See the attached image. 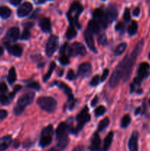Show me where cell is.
Here are the masks:
<instances>
[{
    "instance_id": "56",
    "label": "cell",
    "mask_w": 150,
    "mask_h": 151,
    "mask_svg": "<svg viewBox=\"0 0 150 151\" xmlns=\"http://www.w3.org/2000/svg\"><path fill=\"white\" fill-rule=\"evenodd\" d=\"M149 106H150V99H149Z\"/></svg>"
},
{
    "instance_id": "53",
    "label": "cell",
    "mask_w": 150,
    "mask_h": 151,
    "mask_svg": "<svg viewBox=\"0 0 150 151\" xmlns=\"http://www.w3.org/2000/svg\"><path fill=\"white\" fill-rule=\"evenodd\" d=\"M37 3H44L45 0H35Z\"/></svg>"
},
{
    "instance_id": "20",
    "label": "cell",
    "mask_w": 150,
    "mask_h": 151,
    "mask_svg": "<svg viewBox=\"0 0 150 151\" xmlns=\"http://www.w3.org/2000/svg\"><path fill=\"white\" fill-rule=\"evenodd\" d=\"M40 27L41 29L45 32H49L51 30V22L48 18H44L40 21Z\"/></svg>"
},
{
    "instance_id": "51",
    "label": "cell",
    "mask_w": 150,
    "mask_h": 151,
    "mask_svg": "<svg viewBox=\"0 0 150 151\" xmlns=\"http://www.w3.org/2000/svg\"><path fill=\"white\" fill-rule=\"evenodd\" d=\"M141 112V108H138V109L135 110V114H136V115L139 114Z\"/></svg>"
},
{
    "instance_id": "11",
    "label": "cell",
    "mask_w": 150,
    "mask_h": 151,
    "mask_svg": "<svg viewBox=\"0 0 150 151\" xmlns=\"http://www.w3.org/2000/svg\"><path fill=\"white\" fill-rule=\"evenodd\" d=\"M19 29L18 27H11L10 29H9V30L7 31V33H6V37H5V42L9 43L10 42H15L16 40L19 38Z\"/></svg>"
},
{
    "instance_id": "37",
    "label": "cell",
    "mask_w": 150,
    "mask_h": 151,
    "mask_svg": "<svg viewBox=\"0 0 150 151\" xmlns=\"http://www.w3.org/2000/svg\"><path fill=\"white\" fill-rule=\"evenodd\" d=\"M124 20L125 22H129L130 20V11L129 8H126L124 13Z\"/></svg>"
},
{
    "instance_id": "52",
    "label": "cell",
    "mask_w": 150,
    "mask_h": 151,
    "mask_svg": "<svg viewBox=\"0 0 150 151\" xmlns=\"http://www.w3.org/2000/svg\"><path fill=\"white\" fill-rule=\"evenodd\" d=\"M3 52H4V50H3L2 47H0V55H3Z\"/></svg>"
},
{
    "instance_id": "50",
    "label": "cell",
    "mask_w": 150,
    "mask_h": 151,
    "mask_svg": "<svg viewBox=\"0 0 150 151\" xmlns=\"http://www.w3.org/2000/svg\"><path fill=\"white\" fill-rule=\"evenodd\" d=\"M97 101H98V98H97V97H96L95 98H94V100H93V101L91 102V106H95L96 105Z\"/></svg>"
},
{
    "instance_id": "46",
    "label": "cell",
    "mask_w": 150,
    "mask_h": 151,
    "mask_svg": "<svg viewBox=\"0 0 150 151\" xmlns=\"http://www.w3.org/2000/svg\"><path fill=\"white\" fill-rule=\"evenodd\" d=\"M140 12H141L140 7H136V8L134 9L132 14H133V16H135V17H138V16H139V14H140Z\"/></svg>"
},
{
    "instance_id": "13",
    "label": "cell",
    "mask_w": 150,
    "mask_h": 151,
    "mask_svg": "<svg viewBox=\"0 0 150 151\" xmlns=\"http://www.w3.org/2000/svg\"><path fill=\"white\" fill-rule=\"evenodd\" d=\"M4 45H5L7 51L13 55L16 56V57H20L22 55L23 50H22L21 47L19 44H10L9 43L4 42Z\"/></svg>"
},
{
    "instance_id": "9",
    "label": "cell",
    "mask_w": 150,
    "mask_h": 151,
    "mask_svg": "<svg viewBox=\"0 0 150 151\" xmlns=\"http://www.w3.org/2000/svg\"><path fill=\"white\" fill-rule=\"evenodd\" d=\"M58 46V38L55 35H51L49 38L46 46V52L49 57H51L55 52Z\"/></svg>"
},
{
    "instance_id": "45",
    "label": "cell",
    "mask_w": 150,
    "mask_h": 151,
    "mask_svg": "<svg viewBox=\"0 0 150 151\" xmlns=\"http://www.w3.org/2000/svg\"><path fill=\"white\" fill-rule=\"evenodd\" d=\"M7 116V112L5 110H0V120L4 119Z\"/></svg>"
},
{
    "instance_id": "40",
    "label": "cell",
    "mask_w": 150,
    "mask_h": 151,
    "mask_svg": "<svg viewBox=\"0 0 150 151\" xmlns=\"http://www.w3.org/2000/svg\"><path fill=\"white\" fill-rule=\"evenodd\" d=\"M99 81L100 80H99V75H96V76H94V78H92V80H91V85L93 86H96L98 85Z\"/></svg>"
},
{
    "instance_id": "19",
    "label": "cell",
    "mask_w": 150,
    "mask_h": 151,
    "mask_svg": "<svg viewBox=\"0 0 150 151\" xmlns=\"http://www.w3.org/2000/svg\"><path fill=\"white\" fill-rule=\"evenodd\" d=\"M100 145H101V139L97 133H95L93 137L92 142H91V145L90 147V150L91 151H99L100 150Z\"/></svg>"
},
{
    "instance_id": "6",
    "label": "cell",
    "mask_w": 150,
    "mask_h": 151,
    "mask_svg": "<svg viewBox=\"0 0 150 151\" xmlns=\"http://www.w3.org/2000/svg\"><path fill=\"white\" fill-rule=\"evenodd\" d=\"M52 134H53V127L52 125H48L43 130L41 133V139H40L39 145L41 147H47L49 145L52 141Z\"/></svg>"
},
{
    "instance_id": "26",
    "label": "cell",
    "mask_w": 150,
    "mask_h": 151,
    "mask_svg": "<svg viewBox=\"0 0 150 151\" xmlns=\"http://www.w3.org/2000/svg\"><path fill=\"white\" fill-rule=\"evenodd\" d=\"M138 23L135 21L131 22L130 24L128 27V32L130 35H134L136 34L137 31H138Z\"/></svg>"
},
{
    "instance_id": "7",
    "label": "cell",
    "mask_w": 150,
    "mask_h": 151,
    "mask_svg": "<svg viewBox=\"0 0 150 151\" xmlns=\"http://www.w3.org/2000/svg\"><path fill=\"white\" fill-rule=\"evenodd\" d=\"M54 84V85H57L60 89L63 90V91H64L65 94L68 96L69 103V109H70V110H72L75 106V100L74 99L73 95H72V91L71 89L70 88V87L66 85V83H64L60 82V81H55Z\"/></svg>"
},
{
    "instance_id": "8",
    "label": "cell",
    "mask_w": 150,
    "mask_h": 151,
    "mask_svg": "<svg viewBox=\"0 0 150 151\" xmlns=\"http://www.w3.org/2000/svg\"><path fill=\"white\" fill-rule=\"evenodd\" d=\"M86 50L83 44L79 42H74L69 47V55L70 57H75L77 55H85Z\"/></svg>"
},
{
    "instance_id": "35",
    "label": "cell",
    "mask_w": 150,
    "mask_h": 151,
    "mask_svg": "<svg viewBox=\"0 0 150 151\" xmlns=\"http://www.w3.org/2000/svg\"><path fill=\"white\" fill-rule=\"evenodd\" d=\"M106 112V109L102 106H100L95 110V115L96 116H101Z\"/></svg>"
},
{
    "instance_id": "36",
    "label": "cell",
    "mask_w": 150,
    "mask_h": 151,
    "mask_svg": "<svg viewBox=\"0 0 150 151\" xmlns=\"http://www.w3.org/2000/svg\"><path fill=\"white\" fill-rule=\"evenodd\" d=\"M30 37V32L27 29H25L23 31L22 34L21 35V40H27Z\"/></svg>"
},
{
    "instance_id": "3",
    "label": "cell",
    "mask_w": 150,
    "mask_h": 151,
    "mask_svg": "<svg viewBox=\"0 0 150 151\" xmlns=\"http://www.w3.org/2000/svg\"><path fill=\"white\" fill-rule=\"evenodd\" d=\"M37 104L43 110L52 113L57 109V103L54 98L50 97H41L37 100Z\"/></svg>"
},
{
    "instance_id": "27",
    "label": "cell",
    "mask_w": 150,
    "mask_h": 151,
    "mask_svg": "<svg viewBox=\"0 0 150 151\" xmlns=\"http://www.w3.org/2000/svg\"><path fill=\"white\" fill-rule=\"evenodd\" d=\"M76 35V32L75 27H74L73 26H70L68 28L67 31H66V36L68 39H72V38H74Z\"/></svg>"
},
{
    "instance_id": "28",
    "label": "cell",
    "mask_w": 150,
    "mask_h": 151,
    "mask_svg": "<svg viewBox=\"0 0 150 151\" xmlns=\"http://www.w3.org/2000/svg\"><path fill=\"white\" fill-rule=\"evenodd\" d=\"M109 123H110V119H109L108 118L106 117L104 118V119H103L100 122L99 125H98V131L101 132V131H104V130L108 126Z\"/></svg>"
},
{
    "instance_id": "1",
    "label": "cell",
    "mask_w": 150,
    "mask_h": 151,
    "mask_svg": "<svg viewBox=\"0 0 150 151\" xmlns=\"http://www.w3.org/2000/svg\"><path fill=\"white\" fill-rule=\"evenodd\" d=\"M82 10H83L82 6L78 1H74L71 4L70 10L67 14L71 26H73L75 28L81 27V25L78 22V18H79L80 13H82Z\"/></svg>"
},
{
    "instance_id": "43",
    "label": "cell",
    "mask_w": 150,
    "mask_h": 151,
    "mask_svg": "<svg viewBox=\"0 0 150 151\" xmlns=\"http://www.w3.org/2000/svg\"><path fill=\"white\" fill-rule=\"evenodd\" d=\"M124 24L122 22H119L116 25V30L124 31Z\"/></svg>"
},
{
    "instance_id": "10",
    "label": "cell",
    "mask_w": 150,
    "mask_h": 151,
    "mask_svg": "<svg viewBox=\"0 0 150 151\" xmlns=\"http://www.w3.org/2000/svg\"><path fill=\"white\" fill-rule=\"evenodd\" d=\"M122 78H123V72L121 66L119 65L110 77V81H109V85L110 88H115L119 84Z\"/></svg>"
},
{
    "instance_id": "21",
    "label": "cell",
    "mask_w": 150,
    "mask_h": 151,
    "mask_svg": "<svg viewBox=\"0 0 150 151\" xmlns=\"http://www.w3.org/2000/svg\"><path fill=\"white\" fill-rule=\"evenodd\" d=\"M88 29L92 33L97 34L100 31V24L96 20L94 19V20H91L88 23Z\"/></svg>"
},
{
    "instance_id": "15",
    "label": "cell",
    "mask_w": 150,
    "mask_h": 151,
    "mask_svg": "<svg viewBox=\"0 0 150 151\" xmlns=\"http://www.w3.org/2000/svg\"><path fill=\"white\" fill-rule=\"evenodd\" d=\"M92 72V67L88 63H84L79 66L78 69V75L80 78H87L89 76Z\"/></svg>"
},
{
    "instance_id": "18",
    "label": "cell",
    "mask_w": 150,
    "mask_h": 151,
    "mask_svg": "<svg viewBox=\"0 0 150 151\" xmlns=\"http://www.w3.org/2000/svg\"><path fill=\"white\" fill-rule=\"evenodd\" d=\"M12 142H13V139H12L11 136L7 135L0 138V151L7 150L12 144Z\"/></svg>"
},
{
    "instance_id": "30",
    "label": "cell",
    "mask_w": 150,
    "mask_h": 151,
    "mask_svg": "<svg viewBox=\"0 0 150 151\" xmlns=\"http://www.w3.org/2000/svg\"><path fill=\"white\" fill-rule=\"evenodd\" d=\"M126 48V43H122V44H119L117 47V48L115 50V55H121L125 51Z\"/></svg>"
},
{
    "instance_id": "41",
    "label": "cell",
    "mask_w": 150,
    "mask_h": 151,
    "mask_svg": "<svg viewBox=\"0 0 150 151\" xmlns=\"http://www.w3.org/2000/svg\"><path fill=\"white\" fill-rule=\"evenodd\" d=\"M7 91V86L5 83L1 82L0 83V93L1 94H4Z\"/></svg>"
},
{
    "instance_id": "24",
    "label": "cell",
    "mask_w": 150,
    "mask_h": 151,
    "mask_svg": "<svg viewBox=\"0 0 150 151\" xmlns=\"http://www.w3.org/2000/svg\"><path fill=\"white\" fill-rule=\"evenodd\" d=\"M12 14V11L8 7L6 6H1L0 7V16L2 19H7L10 17Z\"/></svg>"
},
{
    "instance_id": "44",
    "label": "cell",
    "mask_w": 150,
    "mask_h": 151,
    "mask_svg": "<svg viewBox=\"0 0 150 151\" xmlns=\"http://www.w3.org/2000/svg\"><path fill=\"white\" fill-rule=\"evenodd\" d=\"M108 74H109V71H108V69H104V72H103V73H102V75H101V81H104V80L106 79V78H107V75H108Z\"/></svg>"
},
{
    "instance_id": "48",
    "label": "cell",
    "mask_w": 150,
    "mask_h": 151,
    "mask_svg": "<svg viewBox=\"0 0 150 151\" xmlns=\"http://www.w3.org/2000/svg\"><path fill=\"white\" fill-rule=\"evenodd\" d=\"M10 3H11L13 5L16 6L21 2V0H10Z\"/></svg>"
},
{
    "instance_id": "4",
    "label": "cell",
    "mask_w": 150,
    "mask_h": 151,
    "mask_svg": "<svg viewBox=\"0 0 150 151\" xmlns=\"http://www.w3.org/2000/svg\"><path fill=\"white\" fill-rule=\"evenodd\" d=\"M76 121H77L78 124L77 126L75 128H72L71 129V133L74 134H76L79 132L80 130L82 129L83 126L85 125V124L86 122H88V121H90L91 119V115L88 113V109L87 106H85L83 109L80 111V113L76 116Z\"/></svg>"
},
{
    "instance_id": "33",
    "label": "cell",
    "mask_w": 150,
    "mask_h": 151,
    "mask_svg": "<svg viewBox=\"0 0 150 151\" xmlns=\"http://www.w3.org/2000/svg\"><path fill=\"white\" fill-rule=\"evenodd\" d=\"M104 15V11L100 8L96 9V10H94V13H93V16H94V17L96 19H97V20H98L99 19H100L101 17H102Z\"/></svg>"
},
{
    "instance_id": "39",
    "label": "cell",
    "mask_w": 150,
    "mask_h": 151,
    "mask_svg": "<svg viewBox=\"0 0 150 151\" xmlns=\"http://www.w3.org/2000/svg\"><path fill=\"white\" fill-rule=\"evenodd\" d=\"M60 62L62 65H67L69 63V59L65 55H63L60 58Z\"/></svg>"
},
{
    "instance_id": "23",
    "label": "cell",
    "mask_w": 150,
    "mask_h": 151,
    "mask_svg": "<svg viewBox=\"0 0 150 151\" xmlns=\"http://www.w3.org/2000/svg\"><path fill=\"white\" fill-rule=\"evenodd\" d=\"M67 129V125L65 122H61L60 125L57 126V129H56V135H57V139L60 138V137H63V136L66 135V131Z\"/></svg>"
},
{
    "instance_id": "29",
    "label": "cell",
    "mask_w": 150,
    "mask_h": 151,
    "mask_svg": "<svg viewBox=\"0 0 150 151\" xmlns=\"http://www.w3.org/2000/svg\"><path fill=\"white\" fill-rule=\"evenodd\" d=\"M55 67H56L55 63H54V62L51 63V64H50V66H49V71L44 76V81H46L49 79L50 77L51 76V74L53 73V71H54V69H55Z\"/></svg>"
},
{
    "instance_id": "2",
    "label": "cell",
    "mask_w": 150,
    "mask_h": 151,
    "mask_svg": "<svg viewBox=\"0 0 150 151\" xmlns=\"http://www.w3.org/2000/svg\"><path fill=\"white\" fill-rule=\"evenodd\" d=\"M34 97H35V94L33 92H28L24 94L23 96L19 99L17 102V104L15 106L13 111L16 115H20L21 114L23 113L25 107L33 101Z\"/></svg>"
},
{
    "instance_id": "14",
    "label": "cell",
    "mask_w": 150,
    "mask_h": 151,
    "mask_svg": "<svg viewBox=\"0 0 150 151\" xmlns=\"http://www.w3.org/2000/svg\"><path fill=\"white\" fill-rule=\"evenodd\" d=\"M138 138H139L138 132L134 131L131 135L129 142H128L129 151H138Z\"/></svg>"
},
{
    "instance_id": "5",
    "label": "cell",
    "mask_w": 150,
    "mask_h": 151,
    "mask_svg": "<svg viewBox=\"0 0 150 151\" xmlns=\"http://www.w3.org/2000/svg\"><path fill=\"white\" fill-rule=\"evenodd\" d=\"M150 75V65L148 63L143 62L139 65L138 69V77L134 79L133 85L140 86L144 80L146 79Z\"/></svg>"
},
{
    "instance_id": "54",
    "label": "cell",
    "mask_w": 150,
    "mask_h": 151,
    "mask_svg": "<svg viewBox=\"0 0 150 151\" xmlns=\"http://www.w3.org/2000/svg\"><path fill=\"white\" fill-rule=\"evenodd\" d=\"M49 151H57V150H56L55 148H52V149H50Z\"/></svg>"
},
{
    "instance_id": "34",
    "label": "cell",
    "mask_w": 150,
    "mask_h": 151,
    "mask_svg": "<svg viewBox=\"0 0 150 151\" xmlns=\"http://www.w3.org/2000/svg\"><path fill=\"white\" fill-rule=\"evenodd\" d=\"M98 43L101 45H106L107 43V38L105 34H101L98 38Z\"/></svg>"
},
{
    "instance_id": "25",
    "label": "cell",
    "mask_w": 150,
    "mask_h": 151,
    "mask_svg": "<svg viewBox=\"0 0 150 151\" xmlns=\"http://www.w3.org/2000/svg\"><path fill=\"white\" fill-rule=\"evenodd\" d=\"M16 70H15L14 67H12L11 69H10L8 73V77H7V80H8V82L10 84H13L15 81H16Z\"/></svg>"
},
{
    "instance_id": "47",
    "label": "cell",
    "mask_w": 150,
    "mask_h": 151,
    "mask_svg": "<svg viewBox=\"0 0 150 151\" xmlns=\"http://www.w3.org/2000/svg\"><path fill=\"white\" fill-rule=\"evenodd\" d=\"M66 47H67V43H66V44H65L64 45L62 46V47H61V48H60V54H62V55H64L65 51H66Z\"/></svg>"
},
{
    "instance_id": "32",
    "label": "cell",
    "mask_w": 150,
    "mask_h": 151,
    "mask_svg": "<svg viewBox=\"0 0 150 151\" xmlns=\"http://www.w3.org/2000/svg\"><path fill=\"white\" fill-rule=\"evenodd\" d=\"M10 100H11V99L10 98V97H7V95H5L4 94H0V103H1V105H4V106H5V105H7L10 103Z\"/></svg>"
},
{
    "instance_id": "17",
    "label": "cell",
    "mask_w": 150,
    "mask_h": 151,
    "mask_svg": "<svg viewBox=\"0 0 150 151\" xmlns=\"http://www.w3.org/2000/svg\"><path fill=\"white\" fill-rule=\"evenodd\" d=\"M107 17L108 22H113L116 19L118 16V11L115 4H110L107 10Z\"/></svg>"
},
{
    "instance_id": "42",
    "label": "cell",
    "mask_w": 150,
    "mask_h": 151,
    "mask_svg": "<svg viewBox=\"0 0 150 151\" xmlns=\"http://www.w3.org/2000/svg\"><path fill=\"white\" fill-rule=\"evenodd\" d=\"M66 78H67L68 80H69V81H72V80L74 79L75 75H74V71L72 70V69H70V70L68 72Z\"/></svg>"
},
{
    "instance_id": "49",
    "label": "cell",
    "mask_w": 150,
    "mask_h": 151,
    "mask_svg": "<svg viewBox=\"0 0 150 151\" xmlns=\"http://www.w3.org/2000/svg\"><path fill=\"white\" fill-rule=\"evenodd\" d=\"M72 151H85V148H84L83 146H78V147L73 149Z\"/></svg>"
},
{
    "instance_id": "55",
    "label": "cell",
    "mask_w": 150,
    "mask_h": 151,
    "mask_svg": "<svg viewBox=\"0 0 150 151\" xmlns=\"http://www.w3.org/2000/svg\"><path fill=\"white\" fill-rule=\"evenodd\" d=\"M149 59L150 60V52H149Z\"/></svg>"
},
{
    "instance_id": "12",
    "label": "cell",
    "mask_w": 150,
    "mask_h": 151,
    "mask_svg": "<svg viewBox=\"0 0 150 151\" xmlns=\"http://www.w3.org/2000/svg\"><path fill=\"white\" fill-rule=\"evenodd\" d=\"M32 10V4L30 2L25 1L18 8L17 14L19 17H24L27 16Z\"/></svg>"
},
{
    "instance_id": "38",
    "label": "cell",
    "mask_w": 150,
    "mask_h": 151,
    "mask_svg": "<svg viewBox=\"0 0 150 151\" xmlns=\"http://www.w3.org/2000/svg\"><path fill=\"white\" fill-rule=\"evenodd\" d=\"M27 87L29 88H33L35 90H39L41 88V86H40V85L37 82L30 83L29 84H28Z\"/></svg>"
},
{
    "instance_id": "16",
    "label": "cell",
    "mask_w": 150,
    "mask_h": 151,
    "mask_svg": "<svg viewBox=\"0 0 150 151\" xmlns=\"http://www.w3.org/2000/svg\"><path fill=\"white\" fill-rule=\"evenodd\" d=\"M84 36H85V42H86L87 45H88V48L91 50V51L96 52V50L95 48V44H94V39L93 37L92 32H90L88 29H86L84 32Z\"/></svg>"
},
{
    "instance_id": "31",
    "label": "cell",
    "mask_w": 150,
    "mask_h": 151,
    "mask_svg": "<svg viewBox=\"0 0 150 151\" xmlns=\"http://www.w3.org/2000/svg\"><path fill=\"white\" fill-rule=\"evenodd\" d=\"M130 122H131V118L130 116H129V115L128 114L125 115L121 119V126L123 128H127V127L129 125V124H130Z\"/></svg>"
},
{
    "instance_id": "22",
    "label": "cell",
    "mask_w": 150,
    "mask_h": 151,
    "mask_svg": "<svg viewBox=\"0 0 150 151\" xmlns=\"http://www.w3.org/2000/svg\"><path fill=\"white\" fill-rule=\"evenodd\" d=\"M113 132L110 131L108 134L107 135V137H105L104 140V144H103L102 147V151H107L110 148V145L112 144V142H113Z\"/></svg>"
}]
</instances>
